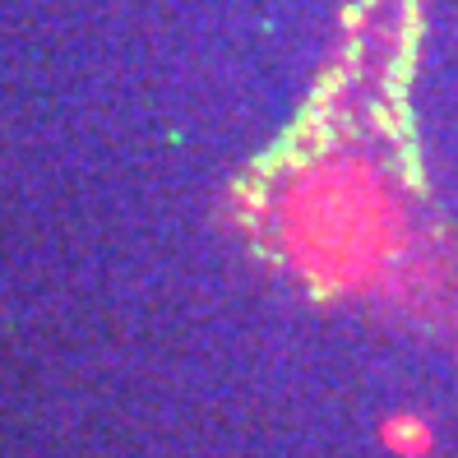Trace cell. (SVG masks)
Returning <instances> with one entry per match:
<instances>
[{"label":"cell","instance_id":"obj_1","mask_svg":"<svg viewBox=\"0 0 458 458\" xmlns=\"http://www.w3.org/2000/svg\"><path fill=\"white\" fill-rule=\"evenodd\" d=\"M283 223L296 264L310 274H329L343 287H366L370 268H380L403 236L394 199L385 195L380 176H370L361 163L306 172L283 204Z\"/></svg>","mask_w":458,"mask_h":458},{"label":"cell","instance_id":"obj_2","mask_svg":"<svg viewBox=\"0 0 458 458\" xmlns=\"http://www.w3.org/2000/svg\"><path fill=\"white\" fill-rule=\"evenodd\" d=\"M380 440L394 458H430L436 430H430V421L417 417V412H394V417L380 421Z\"/></svg>","mask_w":458,"mask_h":458}]
</instances>
